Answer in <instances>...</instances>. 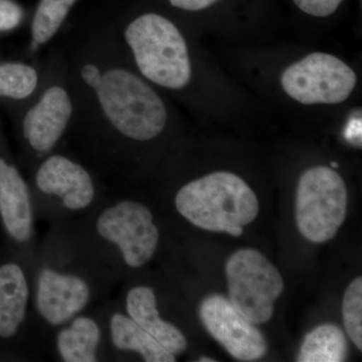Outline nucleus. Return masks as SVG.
Returning a JSON list of instances; mask_svg holds the SVG:
<instances>
[{"label": "nucleus", "mask_w": 362, "mask_h": 362, "mask_svg": "<svg viewBox=\"0 0 362 362\" xmlns=\"http://www.w3.org/2000/svg\"><path fill=\"white\" fill-rule=\"evenodd\" d=\"M199 361L201 362H216L214 358H209V357H202V358L199 359Z\"/></svg>", "instance_id": "b1692460"}, {"label": "nucleus", "mask_w": 362, "mask_h": 362, "mask_svg": "<svg viewBox=\"0 0 362 362\" xmlns=\"http://www.w3.org/2000/svg\"><path fill=\"white\" fill-rule=\"evenodd\" d=\"M343 322L347 334L359 350L362 349V279L356 278L343 298Z\"/></svg>", "instance_id": "aec40b11"}, {"label": "nucleus", "mask_w": 362, "mask_h": 362, "mask_svg": "<svg viewBox=\"0 0 362 362\" xmlns=\"http://www.w3.org/2000/svg\"><path fill=\"white\" fill-rule=\"evenodd\" d=\"M347 204L346 185L337 171L322 165L307 169L297 187L298 230L315 244L328 242L342 226Z\"/></svg>", "instance_id": "6e6552de"}, {"label": "nucleus", "mask_w": 362, "mask_h": 362, "mask_svg": "<svg viewBox=\"0 0 362 362\" xmlns=\"http://www.w3.org/2000/svg\"><path fill=\"white\" fill-rule=\"evenodd\" d=\"M349 356V344L341 328L333 324L317 326L305 337L297 361L342 362Z\"/></svg>", "instance_id": "6ab92c4d"}, {"label": "nucleus", "mask_w": 362, "mask_h": 362, "mask_svg": "<svg viewBox=\"0 0 362 362\" xmlns=\"http://www.w3.org/2000/svg\"><path fill=\"white\" fill-rule=\"evenodd\" d=\"M78 0H40L30 23L28 54L39 58L42 47L58 35Z\"/></svg>", "instance_id": "a211bd4d"}, {"label": "nucleus", "mask_w": 362, "mask_h": 362, "mask_svg": "<svg viewBox=\"0 0 362 362\" xmlns=\"http://www.w3.org/2000/svg\"><path fill=\"white\" fill-rule=\"evenodd\" d=\"M32 302L30 269L18 262L0 265V338L18 337L30 315Z\"/></svg>", "instance_id": "2eb2a0df"}, {"label": "nucleus", "mask_w": 362, "mask_h": 362, "mask_svg": "<svg viewBox=\"0 0 362 362\" xmlns=\"http://www.w3.org/2000/svg\"><path fill=\"white\" fill-rule=\"evenodd\" d=\"M105 330V356H116L117 352H134L146 362H175V356L143 329L117 304L105 305L100 312Z\"/></svg>", "instance_id": "ddd939ff"}, {"label": "nucleus", "mask_w": 362, "mask_h": 362, "mask_svg": "<svg viewBox=\"0 0 362 362\" xmlns=\"http://www.w3.org/2000/svg\"><path fill=\"white\" fill-rule=\"evenodd\" d=\"M64 52L76 99L69 138L100 170L116 176L133 150L165 134L168 105L131 66L114 26L81 33Z\"/></svg>", "instance_id": "f257e3e1"}, {"label": "nucleus", "mask_w": 362, "mask_h": 362, "mask_svg": "<svg viewBox=\"0 0 362 362\" xmlns=\"http://www.w3.org/2000/svg\"><path fill=\"white\" fill-rule=\"evenodd\" d=\"M226 273L233 306L255 325L268 322L284 291L278 269L257 250L242 249L228 259Z\"/></svg>", "instance_id": "1a4fd4ad"}, {"label": "nucleus", "mask_w": 362, "mask_h": 362, "mask_svg": "<svg viewBox=\"0 0 362 362\" xmlns=\"http://www.w3.org/2000/svg\"><path fill=\"white\" fill-rule=\"evenodd\" d=\"M30 265L33 325L54 332L90 310L117 277L66 226H54Z\"/></svg>", "instance_id": "f03ea898"}, {"label": "nucleus", "mask_w": 362, "mask_h": 362, "mask_svg": "<svg viewBox=\"0 0 362 362\" xmlns=\"http://www.w3.org/2000/svg\"><path fill=\"white\" fill-rule=\"evenodd\" d=\"M114 30L131 66L156 89L181 92L190 85L189 47L175 21L156 11H145Z\"/></svg>", "instance_id": "20e7f679"}, {"label": "nucleus", "mask_w": 362, "mask_h": 362, "mask_svg": "<svg viewBox=\"0 0 362 362\" xmlns=\"http://www.w3.org/2000/svg\"><path fill=\"white\" fill-rule=\"evenodd\" d=\"M45 59V76L35 95L18 107V132L28 170L70 135L76 117V99L65 52L54 49Z\"/></svg>", "instance_id": "39448f33"}, {"label": "nucleus", "mask_w": 362, "mask_h": 362, "mask_svg": "<svg viewBox=\"0 0 362 362\" xmlns=\"http://www.w3.org/2000/svg\"><path fill=\"white\" fill-rule=\"evenodd\" d=\"M44 76V59L0 61V100L13 102L18 108L37 93Z\"/></svg>", "instance_id": "f3484780"}, {"label": "nucleus", "mask_w": 362, "mask_h": 362, "mask_svg": "<svg viewBox=\"0 0 362 362\" xmlns=\"http://www.w3.org/2000/svg\"><path fill=\"white\" fill-rule=\"evenodd\" d=\"M54 349L59 361L97 362L104 361L105 330L98 313L80 314L54 331Z\"/></svg>", "instance_id": "4468645a"}, {"label": "nucleus", "mask_w": 362, "mask_h": 362, "mask_svg": "<svg viewBox=\"0 0 362 362\" xmlns=\"http://www.w3.org/2000/svg\"><path fill=\"white\" fill-rule=\"evenodd\" d=\"M35 209L30 183L14 162L0 154V218L16 245L35 252Z\"/></svg>", "instance_id": "f8f14e48"}, {"label": "nucleus", "mask_w": 362, "mask_h": 362, "mask_svg": "<svg viewBox=\"0 0 362 362\" xmlns=\"http://www.w3.org/2000/svg\"><path fill=\"white\" fill-rule=\"evenodd\" d=\"M221 0H168L170 6L188 13L204 11L218 4Z\"/></svg>", "instance_id": "5701e85b"}, {"label": "nucleus", "mask_w": 362, "mask_h": 362, "mask_svg": "<svg viewBox=\"0 0 362 362\" xmlns=\"http://www.w3.org/2000/svg\"><path fill=\"white\" fill-rule=\"evenodd\" d=\"M202 325L235 359L259 361L268 351L263 333L245 318L230 300L220 294L209 295L199 306Z\"/></svg>", "instance_id": "9b49d317"}, {"label": "nucleus", "mask_w": 362, "mask_h": 362, "mask_svg": "<svg viewBox=\"0 0 362 362\" xmlns=\"http://www.w3.org/2000/svg\"><path fill=\"white\" fill-rule=\"evenodd\" d=\"M66 226L116 277L121 270L148 264L158 249L160 233L147 204L107 194L89 214Z\"/></svg>", "instance_id": "7ed1b4c3"}, {"label": "nucleus", "mask_w": 362, "mask_h": 362, "mask_svg": "<svg viewBox=\"0 0 362 362\" xmlns=\"http://www.w3.org/2000/svg\"><path fill=\"white\" fill-rule=\"evenodd\" d=\"M23 7L13 0H0V33L13 32L25 21Z\"/></svg>", "instance_id": "412c9836"}, {"label": "nucleus", "mask_w": 362, "mask_h": 362, "mask_svg": "<svg viewBox=\"0 0 362 362\" xmlns=\"http://www.w3.org/2000/svg\"><path fill=\"white\" fill-rule=\"evenodd\" d=\"M123 309L175 357L187 349V337L175 324L160 315L156 292L146 285H133L124 294Z\"/></svg>", "instance_id": "dca6fc26"}, {"label": "nucleus", "mask_w": 362, "mask_h": 362, "mask_svg": "<svg viewBox=\"0 0 362 362\" xmlns=\"http://www.w3.org/2000/svg\"><path fill=\"white\" fill-rule=\"evenodd\" d=\"M357 84L356 71L341 59L312 52L288 66L281 76L286 94L303 105H334L346 101Z\"/></svg>", "instance_id": "9d476101"}, {"label": "nucleus", "mask_w": 362, "mask_h": 362, "mask_svg": "<svg viewBox=\"0 0 362 362\" xmlns=\"http://www.w3.org/2000/svg\"><path fill=\"white\" fill-rule=\"evenodd\" d=\"M302 13L314 18H327L339 8L344 0H292Z\"/></svg>", "instance_id": "4be33fe9"}, {"label": "nucleus", "mask_w": 362, "mask_h": 362, "mask_svg": "<svg viewBox=\"0 0 362 362\" xmlns=\"http://www.w3.org/2000/svg\"><path fill=\"white\" fill-rule=\"evenodd\" d=\"M176 211L202 230L240 237L259 214L257 195L246 181L226 171L209 173L177 190Z\"/></svg>", "instance_id": "0eeeda50"}, {"label": "nucleus", "mask_w": 362, "mask_h": 362, "mask_svg": "<svg viewBox=\"0 0 362 362\" xmlns=\"http://www.w3.org/2000/svg\"><path fill=\"white\" fill-rule=\"evenodd\" d=\"M30 173L35 214L54 226L84 218L107 192L96 169L62 148L37 161Z\"/></svg>", "instance_id": "423d86ee"}]
</instances>
